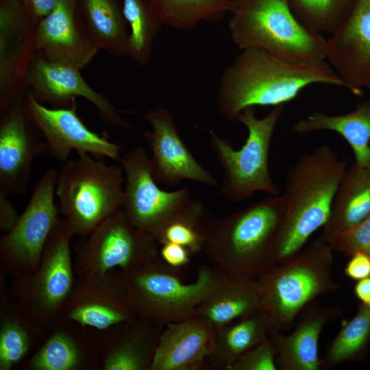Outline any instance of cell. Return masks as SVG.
Masks as SVG:
<instances>
[{
  "instance_id": "6da1fadb",
  "label": "cell",
  "mask_w": 370,
  "mask_h": 370,
  "mask_svg": "<svg viewBox=\"0 0 370 370\" xmlns=\"http://www.w3.org/2000/svg\"><path fill=\"white\" fill-rule=\"evenodd\" d=\"M314 84L346 88L325 61L299 64L262 49H242L221 77L217 97L218 110L225 119L233 121L248 107L284 106Z\"/></svg>"
},
{
  "instance_id": "7a4b0ae2",
  "label": "cell",
  "mask_w": 370,
  "mask_h": 370,
  "mask_svg": "<svg viewBox=\"0 0 370 370\" xmlns=\"http://www.w3.org/2000/svg\"><path fill=\"white\" fill-rule=\"evenodd\" d=\"M346 170V160L340 159L326 144L304 153L288 169L280 195L282 211L273 245V264L299 252L310 237L323 227Z\"/></svg>"
},
{
  "instance_id": "3957f363",
  "label": "cell",
  "mask_w": 370,
  "mask_h": 370,
  "mask_svg": "<svg viewBox=\"0 0 370 370\" xmlns=\"http://www.w3.org/2000/svg\"><path fill=\"white\" fill-rule=\"evenodd\" d=\"M282 211L281 195H269L223 217H208L202 252L230 278L256 280L271 265Z\"/></svg>"
},
{
  "instance_id": "277c9868",
  "label": "cell",
  "mask_w": 370,
  "mask_h": 370,
  "mask_svg": "<svg viewBox=\"0 0 370 370\" xmlns=\"http://www.w3.org/2000/svg\"><path fill=\"white\" fill-rule=\"evenodd\" d=\"M334 251L321 236L293 256L271 265L255 280L261 310L271 328L286 332L301 311L323 295L337 291Z\"/></svg>"
},
{
  "instance_id": "5b68a950",
  "label": "cell",
  "mask_w": 370,
  "mask_h": 370,
  "mask_svg": "<svg viewBox=\"0 0 370 370\" xmlns=\"http://www.w3.org/2000/svg\"><path fill=\"white\" fill-rule=\"evenodd\" d=\"M123 295L137 317L164 327L194 316L197 307L227 278L214 266L201 265L183 282L179 269L160 256L136 269L117 271Z\"/></svg>"
},
{
  "instance_id": "8992f818",
  "label": "cell",
  "mask_w": 370,
  "mask_h": 370,
  "mask_svg": "<svg viewBox=\"0 0 370 370\" xmlns=\"http://www.w3.org/2000/svg\"><path fill=\"white\" fill-rule=\"evenodd\" d=\"M228 28L241 49L260 48L299 64L326 58V39L300 22L288 0H238Z\"/></svg>"
},
{
  "instance_id": "52a82bcc",
  "label": "cell",
  "mask_w": 370,
  "mask_h": 370,
  "mask_svg": "<svg viewBox=\"0 0 370 370\" xmlns=\"http://www.w3.org/2000/svg\"><path fill=\"white\" fill-rule=\"evenodd\" d=\"M75 236L60 219L45 245L37 269L12 277L11 294L35 335L48 334L62 319L76 275L71 243Z\"/></svg>"
},
{
  "instance_id": "ba28073f",
  "label": "cell",
  "mask_w": 370,
  "mask_h": 370,
  "mask_svg": "<svg viewBox=\"0 0 370 370\" xmlns=\"http://www.w3.org/2000/svg\"><path fill=\"white\" fill-rule=\"evenodd\" d=\"M64 162L58 173L56 195L60 214L75 236L88 234L123 208L124 189L121 165H108L103 158L88 153Z\"/></svg>"
},
{
  "instance_id": "9c48e42d",
  "label": "cell",
  "mask_w": 370,
  "mask_h": 370,
  "mask_svg": "<svg viewBox=\"0 0 370 370\" xmlns=\"http://www.w3.org/2000/svg\"><path fill=\"white\" fill-rule=\"evenodd\" d=\"M284 106L273 107L263 118L255 114V107L242 110L235 121L245 125L248 134L241 149L209 132L210 147L223 171L219 192L230 202L238 203L252 197L258 192L269 195H280L269 166L270 145Z\"/></svg>"
},
{
  "instance_id": "30bf717a",
  "label": "cell",
  "mask_w": 370,
  "mask_h": 370,
  "mask_svg": "<svg viewBox=\"0 0 370 370\" xmlns=\"http://www.w3.org/2000/svg\"><path fill=\"white\" fill-rule=\"evenodd\" d=\"M125 175L122 209L138 229L156 241L170 223L182 219H205L208 213L187 187L174 191L159 188L150 170V160L142 146H136L120 161Z\"/></svg>"
},
{
  "instance_id": "8fae6325",
  "label": "cell",
  "mask_w": 370,
  "mask_h": 370,
  "mask_svg": "<svg viewBox=\"0 0 370 370\" xmlns=\"http://www.w3.org/2000/svg\"><path fill=\"white\" fill-rule=\"evenodd\" d=\"M76 277L95 279L113 270L136 269L160 257V245L136 227L121 209L81 237L73 247Z\"/></svg>"
},
{
  "instance_id": "7c38bea8",
  "label": "cell",
  "mask_w": 370,
  "mask_h": 370,
  "mask_svg": "<svg viewBox=\"0 0 370 370\" xmlns=\"http://www.w3.org/2000/svg\"><path fill=\"white\" fill-rule=\"evenodd\" d=\"M58 176L53 168L44 173L18 221L1 238V274H29L38 267L47 241L60 219L54 202Z\"/></svg>"
},
{
  "instance_id": "4fadbf2b",
  "label": "cell",
  "mask_w": 370,
  "mask_h": 370,
  "mask_svg": "<svg viewBox=\"0 0 370 370\" xmlns=\"http://www.w3.org/2000/svg\"><path fill=\"white\" fill-rule=\"evenodd\" d=\"M38 22L27 0H0V114L25 97Z\"/></svg>"
},
{
  "instance_id": "5bb4252c",
  "label": "cell",
  "mask_w": 370,
  "mask_h": 370,
  "mask_svg": "<svg viewBox=\"0 0 370 370\" xmlns=\"http://www.w3.org/2000/svg\"><path fill=\"white\" fill-rule=\"evenodd\" d=\"M24 109L40 132L46 153L60 161L68 160L72 150L96 158L105 157L120 162L121 147L90 130L78 116L74 104L67 108L45 107L29 91L23 99Z\"/></svg>"
},
{
  "instance_id": "9a60e30c",
  "label": "cell",
  "mask_w": 370,
  "mask_h": 370,
  "mask_svg": "<svg viewBox=\"0 0 370 370\" xmlns=\"http://www.w3.org/2000/svg\"><path fill=\"white\" fill-rule=\"evenodd\" d=\"M145 119L151 128L143 136L152 151L150 170L156 182L175 186L182 180H191L208 186H217L216 178L196 160L184 143L168 109L149 110Z\"/></svg>"
},
{
  "instance_id": "2e32d148",
  "label": "cell",
  "mask_w": 370,
  "mask_h": 370,
  "mask_svg": "<svg viewBox=\"0 0 370 370\" xmlns=\"http://www.w3.org/2000/svg\"><path fill=\"white\" fill-rule=\"evenodd\" d=\"M79 71L36 53L28 69L27 87L38 101L48 103L53 108L71 107L76 97H82L93 105L104 123L130 127L109 99L92 88Z\"/></svg>"
},
{
  "instance_id": "e0dca14e",
  "label": "cell",
  "mask_w": 370,
  "mask_h": 370,
  "mask_svg": "<svg viewBox=\"0 0 370 370\" xmlns=\"http://www.w3.org/2000/svg\"><path fill=\"white\" fill-rule=\"evenodd\" d=\"M326 59L352 94L370 90V0H357L326 40Z\"/></svg>"
},
{
  "instance_id": "ac0fdd59",
  "label": "cell",
  "mask_w": 370,
  "mask_h": 370,
  "mask_svg": "<svg viewBox=\"0 0 370 370\" xmlns=\"http://www.w3.org/2000/svg\"><path fill=\"white\" fill-rule=\"evenodd\" d=\"M44 153L43 138L29 119L23 100L0 114V192L8 196L25 193L32 164Z\"/></svg>"
},
{
  "instance_id": "d6986e66",
  "label": "cell",
  "mask_w": 370,
  "mask_h": 370,
  "mask_svg": "<svg viewBox=\"0 0 370 370\" xmlns=\"http://www.w3.org/2000/svg\"><path fill=\"white\" fill-rule=\"evenodd\" d=\"M117 271L95 279L77 277L62 319L99 332L136 319V314L123 295Z\"/></svg>"
},
{
  "instance_id": "ffe728a7",
  "label": "cell",
  "mask_w": 370,
  "mask_h": 370,
  "mask_svg": "<svg viewBox=\"0 0 370 370\" xmlns=\"http://www.w3.org/2000/svg\"><path fill=\"white\" fill-rule=\"evenodd\" d=\"M36 53L79 70L93 60L98 49L91 42L82 22L77 0H59L37 25Z\"/></svg>"
},
{
  "instance_id": "44dd1931",
  "label": "cell",
  "mask_w": 370,
  "mask_h": 370,
  "mask_svg": "<svg viewBox=\"0 0 370 370\" xmlns=\"http://www.w3.org/2000/svg\"><path fill=\"white\" fill-rule=\"evenodd\" d=\"M343 312L341 306H321L313 301L299 314L294 330L288 334L270 328L268 336L276 352V363L280 370H319V341L325 326L338 319Z\"/></svg>"
},
{
  "instance_id": "7402d4cb",
  "label": "cell",
  "mask_w": 370,
  "mask_h": 370,
  "mask_svg": "<svg viewBox=\"0 0 370 370\" xmlns=\"http://www.w3.org/2000/svg\"><path fill=\"white\" fill-rule=\"evenodd\" d=\"M215 334V328L198 317L167 323L160 334L151 370L209 369L207 359Z\"/></svg>"
},
{
  "instance_id": "603a6c76",
  "label": "cell",
  "mask_w": 370,
  "mask_h": 370,
  "mask_svg": "<svg viewBox=\"0 0 370 370\" xmlns=\"http://www.w3.org/2000/svg\"><path fill=\"white\" fill-rule=\"evenodd\" d=\"M164 327L137 317L103 331L97 341L102 370H151Z\"/></svg>"
},
{
  "instance_id": "cb8c5ba5",
  "label": "cell",
  "mask_w": 370,
  "mask_h": 370,
  "mask_svg": "<svg viewBox=\"0 0 370 370\" xmlns=\"http://www.w3.org/2000/svg\"><path fill=\"white\" fill-rule=\"evenodd\" d=\"M75 323L61 319L42 346L19 367L25 370H81L91 369L98 353L97 343L74 328Z\"/></svg>"
},
{
  "instance_id": "d4e9b609",
  "label": "cell",
  "mask_w": 370,
  "mask_h": 370,
  "mask_svg": "<svg viewBox=\"0 0 370 370\" xmlns=\"http://www.w3.org/2000/svg\"><path fill=\"white\" fill-rule=\"evenodd\" d=\"M370 214V169H347L336 190L321 237L328 243Z\"/></svg>"
},
{
  "instance_id": "484cf974",
  "label": "cell",
  "mask_w": 370,
  "mask_h": 370,
  "mask_svg": "<svg viewBox=\"0 0 370 370\" xmlns=\"http://www.w3.org/2000/svg\"><path fill=\"white\" fill-rule=\"evenodd\" d=\"M293 130L299 134L328 130L341 135L351 147L355 165L370 169V99L360 102L348 113L330 115L314 111L299 119Z\"/></svg>"
},
{
  "instance_id": "4316f807",
  "label": "cell",
  "mask_w": 370,
  "mask_h": 370,
  "mask_svg": "<svg viewBox=\"0 0 370 370\" xmlns=\"http://www.w3.org/2000/svg\"><path fill=\"white\" fill-rule=\"evenodd\" d=\"M77 3L92 45L111 55L130 58V37L122 0H77Z\"/></svg>"
},
{
  "instance_id": "83f0119b",
  "label": "cell",
  "mask_w": 370,
  "mask_h": 370,
  "mask_svg": "<svg viewBox=\"0 0 370 370\" xmlns=\"http://www.w3.org/2000/svg\"><path fill=\"white\" fill-rule=\"evenodd\" d=\"M270 328L267 316L260 310L217 329L207 359L209 369L231 370L243 354L268 336Z\"/></svg>"
},
{
  "instance_id": "f1b7e54d",
  "label": "cell",
  "mask_w": 370,
  "mask_h": 370,
  "mask_svg": "<svg viewBox=\"0 0 370 370\" xmlns=\"http://www.w3.org/2000/svg\"><path fill=\"white\" fill-rule=\"evenodd\" d=\"M260 310L256 280L228 278L197 307L194 316L217 330Z\"/></svg>"
},
{
  "instance_id": "f546056e",
  "label": "cell",
  "mask_w": 370,
  "mask_h": 370,
  "mask_svg": "<svg viewBox=\"0 0 370 370\" xmlns=\"http://www.w3.org/2000/svg\"><path fill=\"white\" fill-rule=\"evenodd\" d=\"M163 25L177 30L201 22H218L232 13L238 0H147Z\"/></svg>"
},
{
  "instance_id": "4dcf8cb0",
  "label": "cell",
  "mask_w": 370,
  "mask_h": 370,
  "mask_svg": "<svg viewBox=\"0 0 370 370\" xmlns=\"http://www.w3.org/2000/svg\"><path fill=\"white\" fill-rule=\"evenodd\" d=\"M2 280V278H1ZM1 282L0 370H10L22 362L35 334L15 303H12Z\"/></svg>"
},
{
  "instance_id": "1f68e13d",
  "label": "cell",
  "mask_w": 370,
  "mask_h": 370,
  "mask_svg": "<svg viewBox=\"0 0 370 370\" xmlns=\"http://www.w3.org/2000/svg\"><path fill=\"white\" fill-rule=\"evenodd\" d=\"M370 342V305L360 303L354 317L343 324L330 341L321 360L322 368H333L360 360Z\"/></svg>"
},
{
  "instance_id": "d6a6232c",
  "label": "cell",
  "mask_w": 370,
  "mask_h": 370,
  "mask_svg": "<svg viewBox=\"0 0 370 370\" xmlns=\"http://www.w3.org/2000/svg\"><path fill=\"white\" fill-rule=\"evenodd\" d=\"M125 18L130 25L131 57L145 66L151 58L153 44L163 25L147 0H122Z\"/></svg>"
},
{
  "instance_id": "836d02e7",
  "label": "cell",
  "mask_w": 370,
  "mask_h": 370,
  "mask_svg": "<svg viewBox=\"0 0 370 370\" xmlns=\"http://www.w3.org/2000/svg\"><path fill=\"white\" fill-rule=\"evenodd\" d=\"M357 0H288L300 22L317 34H332L345 21Z\"/></svg>"
},
{
  "instance_id": "e575fe53",
  "label": "cell",
  "mask_w": 370,
  "mask_h": 370,
  "mask_svg": "<svg viewBox=\"0 0 370 370\" xmlns=\"http://www.w3.org/2000/svg\"><path fill=\"white\" fill-rule=\"evenodd\" d=\"M208 217L202 220L182 219L172 222L162 231L157 242L160 245L166 243L179 244L187 248L191 255L202 252L204 225Z\"/></svg>"
},
{
  "instance_id": "d590c367",
  "label": "cell",
  "mask_w": 370,
  "mask_h": 370,
  "mask_svg": "<svg viewBox=\"0 0 370 370\" xmlns=\"http://www.w3.org/2000/svg\"><path fill=\"white\" fill-rule=\"evenodd\" d=\"M334 251L351 256L363 252L370 256V214L329 243Z\"/></svg>"
},
{
  "instance_id": "8d00e7d4",
  "label": "cell",
  "mask_w": 370,
  "mask_h": 370,
  "mask_svg": "<svg viewBox=\"0 0 370 370\" xmlns=\"http://www.w3.org/2000/svg\"><path fill=\"white\" fill-rule=\"evenodd\" d=\"M276 352L269 336L246 352L231 370H277Z\"/></svg>"
},
{
  "instance_id": "74e56055",
  "label": "cell",
  "mask_w": 370,
  "mask_h": 370,
  "mask_svg": "<svg viewBox=\"0 0 370 370\" xmlns=\"http://www.w3.org/2000/svg\"><path fill=\"white\" fill-rule=\"evenodd\" d=\"M160 246V256L169 266L181 269L190 262L192 255L185 247L173 243Z\"/></svg>"
},
{
  "instance_id": "f35d334b",
  "label": "cell",
  "mask_w": 370,
  "mask_h": 370,
  "mask_svg": "<svg viewBox=\"0 0 370 370\" xmlns=\"http://www.w3.org/2000/svg\"><path fill=\"white\" fill-rule=\"evenodd\" d=\"M344 274L354 280L370 277V256L363 252H356L344 268Z\"/></svg>"
},
{
  "instance_id": "ab89813d",
  "label": "cell",
  "mask_w": 370,
  "mask_h": 370,
  "mask_svg": "<svg viewBox=\"0 0 370 370\" xmlns=\"http://www.w3.org/2000/svg\"><path fill=\"white\" fill-rule=\"evenodd\" d=\"M19 216L8 196L0 192V231L3 234L10 232L18 220Z\"/></svg>"
},
{
  "instance_id": "60d3db41",
  "label": "cell",
  "mask_w": 370,
  "mask_h": 370,
  "mask_svg": "<svg viewBox=\"0 0 370 370\" xmlns=\"http://www.w3.org/2000/svg\"><path fill=\"white\" fill-rule=\"evenodd\" d=\"M59 0H27L33 15L40 21L48 15L56 7Z\"/></svg>"
},
{
  "instance_id": "b9f144b4",
  "label": "cell",
  "mask_w": 370,
  "mask_h": 370,
  "mask_svg": "<svg viewBox=\"0 0 370 370\" xmlns=\"http://www.w3.org/2000/svg\"><path fill=\"white\" fill-rule=\"evenodd\" d=\"M354 291L362 304L370 305V277L358 280Z\"/></svg>"
}]
</instances>
